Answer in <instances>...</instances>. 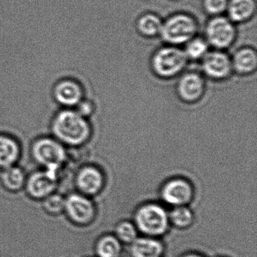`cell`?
Segmentation results:
<instances>
[{"instance_id":"12","label":"cell","mask_w":257,"mask_h":257,"mask_svg":"<svg viewBox=\"0 0 257 257\" xmlns=\"http://www.w3.org/2000/svg\"><path fill=\"white\" fill-rule=\"evenodd\" d=\"M131 257H163L165 246L157 237H138L130 244Z\"/></svg>"},{"instance_id":"19","label":"cell","mask_w":257,"mask_h":257,"mask_svg":"<svg viewBox=\"0 0 257 257\" xmlns=\"http://www.w3.org/2000/svg\"><path fill=\"white\" fill-rule=\"evenodd\" d=\"M256 54L252 49H244L238 51L234 55L233 65L240 73H249L256 67Z\"/></svg>"},{"instance_id":"5","label":"cell","mask_w":257,"mask_h":257,"mask_svg":"<svg viewBox=\"0 0 257 257\" xmlns=\"http://www.w3.org/2000/svg\"><path fill=\"white\" fill-rule=\"evenodd\" d=\"M187 57L177 48L166 47L156 52L153 60L155 71L162 77L178 74L186 66Z\"/></svg>"},{"instance_id":"15","label":"cell","mask_w":257,"mask_h":257,"mask_svg":"<svg viewBox=\"0 0 257 257\" xmlns=\"http://www.w3.org/2000/svg\"><path fill=\"white\" fill-rule=\"evenodd\" d=\"M26 180L25 171L15 165L5 168L0 176L3 186L10 192H18L25 187Z\"/></svg>"},{"instance_id":"7","label":"cell","mask_w":257,"mask_h":257,"mask_svg":"<svg viewBox=\"0 0 257 257\" xmlns=\"http://www.w3.org/2000/svg\"><path fill=\"white\" fill-rule=\"evenodd\" d=\"M161 197L166 204L174 207L188 206L193 199V186L186 179L173 178L162 186Z\"/></svg>"},{"instance_id":"6","label":"cell","mask_w":257,"mask_h":257,"mask_svg":"<svg viewBox=\"0 0 257 257\" xmlns=\"http://www.w3.org/2000/svg\"><path fill=\"white\" fill-rule=\"evenodd\" d=\"M64 213L70 221L79 225H88L95 217L94 203L86 195L77 192L65 198Z\"/></svg>"},{"instance_id":"8","label":"cell","mask_w":257,"mask_h":257,"mask_svg":"<svg viewBox=\"0 0 257 257\" xmlns=\"http://www.w3.org/2000/svg\"><path fill=\"white\" fill-rule=\"evenodd\" d=\"M58 171L46 169L37 171L27 177L26 186L28 195L35 199H44L53 193L58 186Z\"/></svg>"},{"instance_id":"3","label":"cell","mask_w":257,"mask_h":257,"mask_svg":"<svg viewBox=\"0 0 257 257\" xmlns=\"http://www.w3.org/2000/svg\"><path fill=\"white\" fill-rule=\"evenodd\" d=\"M195 31L196 24L193 19L186 15H177L162 25L160 33L168 43L179 45L189 41Z\"/></svg>"},{"instance_id":"27","label":"cell","mask_w":257,"mask_h":257,"mask_svg":"<svg viewBox=\"0 0 257 257\" xmlns=\"http://www.w3.org/2000/svg\"><path fill=\"white\" fill-rule=\"evenodd\" d=\"M181 257H204L203 255H200L198 253H187L185 255H182Z\"/></svg>"},{"instance_id":"26","label":"cell","mask_w":257,"mask_h":257,"mask_svg":"<svg viewBox=\"0 0 257 257\" xmlns=\"http://www.w3.org/2000/svg\"><path fill=\"white\" fill-rule=\"evenodd\" d=\"M91 109H92L91 105L85 102V103H82V104H80V106H79V112H78L83 116V115H87L91 113Z\"/></svg>"},{"instance_id":"18","label":"cell","mask_w":257,"mask_h":257,"mask_svg":"<svg viewBox=\"0 0 257 257\" xmlns=\"http://www.w3.org/2000/svg\"><path fill=\"white\" fill-rule=\"evenodd\" d=\"M97 257H121L122 243L112 234H106L100 237L95 246Z\"/></svg>"},{"instance_id":"17","label":"cell","mask_w":257,"mask_h":257,"mask_svg":"<svg viewBox=\"0 0 257 257\" xmlns=\"http://www.w3.org/2000/svg\"><path fill=\"white\" fill-rule=\"evenodd\" d=\"M228 16L231 21L242 22L249 19L255 10L254 0H231L227 6Z\"/></svg>"},{"instance_id":"23","label":"cell","mask_w":257,"mask_h":257,"mask_svg":"<svg viewBox=\"0 0 257 257\" xmlns=\"http://www.w3.org/2000/svg\"><path fill=\"white\" fill-rule=\"evenodd\" d=\"M43 208L49 214L59 215L64 213L65 198L60 194L53 193L43 199Z\"/></svg>"},{"instance_id":"21","label":"cell","mask_w":257,"mask_h":257,"mask_svg":"<svg viewBox=\"0 0 257 257\" xmlns=\"http://www.w3.org/2000/svg\"><path fill=\"white\" fill-rule=\"evenodd\" d=\"M138 232L134 222L125 220L117 224L114 235L121 243L130 245L138 237Z\"/></svg>"},{"instance_id":"16","label":"cell","mask_w":257,"mask_h":257,"mask_svg":"<svg viewBox=\"0 0 257 257\" xmlns=\"http://www.w3.org/2000/svg\"><path fill=\"white\" fill-rule=\"evenodd\" d=\"M20 156V150L16 141L8 137L0 136V168L13 166Z\"/></svg>"},{"instance_id":"2","label":"cell","mask_w":257,"mask_h":257,"mask_svg":"<svg viewBox=\"0 0 257 257\" xmlns=\"http://www.w3.org/2000/svg\"><path fill=\"white\" fill-rule=\"evenodd\" d=\"M54 133L64 144L78 146L88 140L89 125L82 115L73 111H63L54 121Z\"/></svg>"},{"instance_id":"25","label":"cell","mask_w":257,"mask_h":257,"mask_svg":"<svg viewBox=\"0 0 257 257\" xmlns=\"http://www.w3.org/2000/svg\"><path fill=\"white\" fill-rule=\"evenodd\" d=\"M204 8L212 15H219L227 9V0H204Z\"/></svg>"},{"instance_id":"1","label":"cell","mask_w":257,"mask_h":257,"mask_svg":"<svg viewBox=\"0 0 257 257\" xmlns=\"http://www.w3.org/2000/svg\"><path fill=\"white\" fill-rule=\"evenodd\" d=\"M138 231L148 237H157L166 234L170 221L168 211L157 203H147L138 207L134 216Z\"/></svg>"},{"instance_id":"22","label":"cell","mask_w":257,"mask_h":257,"mask_svg":"<svg viewBox=\"0 0 257 257\" xmlns=\"http://www.w3.org/2000/svg\"><path fill=\"white\" fill-rule=\"evenodd\" d=\"M138 26V29L144 35L152 37L161 32L162 24L157 16L147 14L139 19Z\"/></svg>"},{"instance_id":"13","label":"cell","mask_w":257,"mask_h":257,"mask_svg":"<svg viewBox=\"0 0 257 257\" xmlns=\"http://www.w3.org/2000/svg\"><path fill=\"white\" fill-rule=\"evenodd\" d=\"M204 88V80L197 73H187L179 82V94L186 101L192 102L199 99Z\"/></svg>"},{"instance_id":"4","label":"cell","mask_w":257,"mask_h":257,"mask_svg":"<svg viewBox=\"0 0 257 257\" xmlns=\"http://www.w3.org/2000/svg\"><path fill=\"white\" fill-rule=\"evenodd\" d=\"M33 156L37 163L46 169L59 171L67 154L63 146L52 139H41L34 144Z\"/></svg>"},{"instance_id":"11","label":"cell","mask_w":257,"mask_h":257,"mask_svg":"<svg viewBox=\"0 0 257 257\" xmlns=\"http://www.w3.org/2000/svg\"><path fill=\"white\" fill-rule=\"evenodd\" d=\"M203 69L210 77L223 79L229 75L231 63L228 57L222 52H210L204 55Z\"/></svg>"},{"instance_id":"14","label":"cell","mask_w":257,"mask_h":257,"mask_svg":"<svg viewBox=\"0 0 257 257\" xmlns=\"http://www.w3.org/2000/svg\"><path fill=\"white\" fill-rule=\"evenodd\" d=\"M55 95L61 104L64 106H75L80 102L82 92L80 87L76 82L64 81L57 85Z\"/></svg>"},{"instance_id":"10","label":"cell","mask_w":257,"mask_h":257,"mask_svg":"<svg viewBox=\"0 0 257 257\" xmlns=\"http://www.w3.org/2000/svg\"><path fill=\"white\" fill-rule=\"evenodd\" d=\"M234 27L231 22L225 18H214L207 25V40L217 49L228 47L234 41Z\"/></svg>"},{"instance_id":"20","label":"cell","mask_w":257,"mask_h":257,"mask_svg":"<svg viewBox=\"0 0 257 257\" xmlns=\"http://www.w3.org/2000/svg\"><path fill=\"white\" fill-rule=\"evenodd\" d=\"M168 216L170 224L180 229L189 228L195 220L193 212L188 206L174 207Z\"/></svg>"},{"instance_id":"24","label":"cell","mask_w":257,"mask_h":257,"mask_svg":"<svg viewBox=\"0 0 257 257\" xmlns=\"http://www.w3.org/2000/svg\"><path fill=\"white\" fill-rule=\"evenodd\" d=\"M207 52V43L201 39H195L189 42L185 54L187 58L198 59L200 58H204Z\"/></svg>"},{"instance_id":"9","label":"cell","mask_w":257,"mask_h":257,"mask_svg":"<svg viewBox=\"0 0 257 257\" xmlns=\"http://www.w3.org/2000/svg\"><path fill=\"white\" fill-rule=\"evenodd\" d=\"M75 183L79 193L88 197L94 196L103 189L104 176L97 167L87 165L76 173Z\"/></svg>"}]
</instances>
